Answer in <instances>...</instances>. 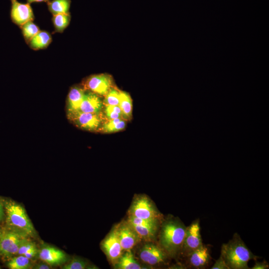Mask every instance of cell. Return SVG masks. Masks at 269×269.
<instances>
[{
	"label": "cell",
	"instance_id": "cell-29",
	"mask_svg": "<svg viewBox=\"0 0 269 269\" xmlns=\"http://www.w3.org/2000/svg\"><path fill=\"white\" fill-rule=\"evenodd\" d=\"M88 263L79 257H74L71 260L63 265L62 269H84L87 268Z\"/></svg>",
	"mask_w": 269,
	"mask_h": 269
},
{
	"label": "cell",
	"instance_id": "cell-16",
	"mask_svg": "<svg viewBox=\"0 0 269 269\" xmlns=\"http://www.w3.org/2000/svg\"><path fill=\"white\" fill-rule=\"evenodd\" d=\"M85 91L81 87L74 86L71 88L66 101L67 115L79 110Z\"/></svg>",
	"mask_w": 269,
	"mask_h": 269
},
{
	"label": "cell",
	"instance_id": "cell-7",
	"mask_svg": "<svg viewBox=\"0 0 269 269\" xmlns=\"http://www.w3.org/2000/svg\"><path fill=\"white\" fill-rule=\"evenodd\" d=\"M140 249L139 257L144 263L152 266L165 265L170 258L159 246L154 242H147Z\"/></svg>",
	"mask_w": 269,
	"mask_h": 269
},
{
	"label": "cell",
	"instance_id": "cell-12",
	"mask_svg": "<svg viewBox=\"0 0 269 269\" xmlns=\"http://www.w3.org/2000/svg\"><path fill=\"white\" fill-rule=\"evenodd\" d=\"M183 259L187 269H206L212 259L210 247L208 245L203 244Z\"/></svg>",
	"mask_w": 269,
	"mask_h": 269
},
{
	"label": "cell",
	"instance_id": "cell-15",
	"mask_svg": "<svg viewBox=\"0 0 269 269\" xmlns=\"http://www.w3.org/2000/svg\"><path fill=\"white\" fill-rule=\"evenodd\" d=\"M103 100L101 97L91 92L85 91L79 111L85 113L99 114L103 113Z\"/></svg>",
	"mask_w": 269,
	"mask_h": 269
},
{
	"label": "cell",
	"instance_id": "cell-19",
	"mask_svg": "<svg viewBox=\"0 0 269 269\" xmlns=\"http://www.w3.org/2000/svg\"><path fill=\"white\" fill-rule=\"evenodd\" d=\"M39 247L31 238H26L21 244L17 255H22L34 261L38 259Z\"/></svg>",
	"mask_w": 269,
	"mask_h": 269
},
{
	"label": "cell",
	"instance_id": "cell-21",
	"mask_svg": "<svg viewBox=\"0 0 269 269\" xmlns=\"http://www.w3.org/2000/svg\"><path fill=\"white\" fill-rule=\"evenodd\" d=\"M126 126V121L123 118L106 120L99 132L103 133H112L122 131Z\"/></svg>",
	"mask_w": 269,
	"mask_h": 269
},
{
	"label": "cell",
	"instance_id": "cell-25",
	"mask_svg": "<svg viewBox=\"0 0 269 269\" xmlns=\"http://www.w3.org/2000/svg\"><path fill=\"white\" fill-rule=\"evenodd\" d=\"M71 19L69 13L53 15V23L56 31L62 32L69 25Z\"/></svg>",
	"mask_w": 269,
	"mask_h": 269
},
{
	"label": "cell",
	"instance_id": "cell-18",
	"mask_svg": "<svg viewBox=\"0 0 269 269\" xmlns=\"http://www.w3.org/2000/svg\"><path fill=\"white\" fill-rule=\"evenodd\" d=\"M114 265L118 269H144L135 260L131 250L125 251Z\"/></svg>",
	"mask_w": 269,
	"mask_h": 269
},
{
	"label": "cell",
	"instance_id": "cell-36",
	"mask_svg": "<svg viewBox=\"0 0 269 269\" xmlns=\"http://www.w3.org/2000/svg\"><path fill=\"white\" fill-rule=\"evenodd\" d=\"M2 228L0 226V237L2 232Z\"/></svg>",
	"mask_w": 269,
	"mask_h": 269
},
{
	"label": "cell",
	"instance_id": "cell-23",
	"mask_svg": "<svg viewBox=\"0 0 269 269\" xmlns=\"http://www.w3.org/2000/svg\"><path fill=\"white\" fill-rule=\"evenodd\" d=\"M122 113L123 119L126 121L130 120L132 112V101L129 94L124 91H120L119 105Z\"/></svg>",
	"mask_w": 269,
	"mask_h": 269
},
{
	"label": "cell",
	"instance_id": "cell-11",
	"mask_svg": "<svg viewBox=\"0 0 269 269\" xmlns=\"http://www.w3.org/2000/svg\"><path fill=\"white\" fill-rule=\"evenodd\" d=\"M101 247L110 262L115 264L124 251L115 226L102 241Z\"/></svg>",
	"mask_w": 269,
	"mask_h": 269
},
{
	"label": "cell",
	"instance_id": "cell-31",
	"mask_svg": "<svg viewBox=\"0 0 269 269\" xmlns=\"http://www.w3.org/2000/svg\"><path fill=\"white\" fill-rule=\"evenodd\" d=\"M211 269H229L228 266L222 257L220 256V257L215 261L213 266L211 268Z\"/></svg>",
	"mask_w": 269,
	"mask_h": 269
},
{
	"label": "cell",
	"instance_id": "cell-24",
	"mask_svg": "<svg viewBox=\"0 0 269 269\" xmlns=\"http://www.w3.org/2000/svg\"><path fill=\"white\" fill-rule=\"evenodd\" d=\"M47 3L48 10L53 15L69 13L70 0H52Z\"/></svg>",
	"mask_w": 269,
	"mask_h": 269
},
{
	"label": "cell",
	"instance_id": "cell-1",
	"mask_svg": "<svg viewBox=\"0 0 269 269\" xmlns=\"http://www.w3.org/2000/svg\"><path fill=\"white\" fill-rule=\"evenodd\" d=\"M186 226L178 217L168 215L162 219L157 237L158 244L170 259L180 258Z\"/></svg>",
	"mask_w": 269,
	"mask_h": 269
},
{
	"label": "cell",
	"instance_id": "cell-8",
	"mask_svg": "<svg viewBox=\"0 0 269 269\" xmlns=\"http://www.w3.org/2000/svg\"><path fill=\"white\" fill-rule=\"evenodd\" d=\"M200 231L199 218L193 220L188 226L186 227L180 258L184 259L204 244Z\"/></svg>",
	"mask_w": 269,
	"mask_h": 269
},
{
	"label": "cell",
	"instance_id": "cell-5",
	"mask_svg": "<svg viewBox=\"0 0 269 269\" xmlns=\"http://www.w3.org/2000/svg\"><path fill=\"white\" fill-rule=\"evenodd\" d=\"M25 237L17 232L2 228L0 237V257L7 261L17 255L19 248Z\"/></svg>",
	"mask_w": 269,
	"mask_h": 269
},
{
	"label": "cell",
	"instance_id": "cell-3",
	"mask_svg": "<svg viewBox=\"0 0 269 269\" xmlns=\"http://www.w3.org/2000/svg\"><path fill=\"white\" fill-rule=\"evenodd\" d=\"M220 256L229 269H249V262L260 258L252 252L237 233L227 243L222 244Z\"/></svg>",
	"mask_w": 269,
	"mask_h": 269
},
{
	"label": "cell",
	"instance_id": "cell-35",
	"mask_svg": "<svg viewBox=\"0 0 269 269\" xmlns=\"http://www.w3.org/2000/svg\"><path fill=\"white\" fill-rule=\"evenodd\" d=\"M28 3H31L32 2H48L49 0H26Z\"/></svg>",
	"mask_w": 269,
	"mask_h": 269
},
{
	"label": "cell",
	"instance_id": "cell-28",
	"mask_svg": "<svg viewBox=\"0 0 269 269\" xmlns=\"http://www.w3.org/2000/svg\"><path fill=\"white\" fill-rule=\"evenodd\" d=\"M120 91L116 88L112 87L104 96L103 99L104 105H119Z\"/></svg>",
	"mask_w": 269,
	"mask_h": 269
},
{
	"label": "cell",
	"instance_id": "cell-33",
	"mask_svg": "<svg viewBox=\"0 0 269 269\" xmlns=\"http://www.w3.org/2000/svg\"><path fill=\"white\" fill-rule=\"evenodd\" d=\"M32 269H52V266L47 263L41 261L39 263L34 264Z\"/></svg>",
	"mask_w": 269,
	"mask_h": 269
},
{
	"label": "cell",
	"instance_id": "cell-22",
	"mask_svg": "<svg viewBox=\"0 0 269 269\" xmlns=\"http://www.w3.org/2000/svg\"><path fill=\"white\" fill-rule=\"evenodd\" d=\"M6 266L10 269H31L34 262L22 255H16L6 261Z\"/></svg>",
	"mask_w": 269,
	"mask_h": 269
},
{
	"label": "cell",
	"instance_id": "cell-6",
	"mask_svg": "<svg viewBox=\"0 0 269 269\" xmlns=\"http://www.w3.org/2000/svg\"><path fill=\"white\" fill-rule=\"evenodd\" d=\"M68 119L78 128L88 131L99 132L106 120L103 113H85L78 111L67 115Z\"/></svg>",
	"mask_w": 269,
	"mask_h": 269
},
{
	"label": "cell",
	"instance_id": "cell-34",
	"mask_svg": "<svg viewBox=\"0 0 269 269\" xmlns=\"http://www.w3.org/2000/svg\"><path fill=\"white\" fill-rule=\"evenodd\" d=\"M5 219V213L3 204L1 199H0V222Z\"/></svg>",
	"mask_w": 269,
	"mask_h": 269
},
{
	"label": "cell",
	"instance_id": "cell-30",
	"mask_svg": "<svg viewBox=\"0 0 269 269\" xmlns=\"http://www.w3.org/2000/svg\"><path fill=\"white\" fill-rule=\"evenodd\" d=\"M162 220H148L132 216H129L127 221L131 225L138 226H151L160 224Z\"/></svg>",
	"mask_w": 269,
	"mask_h": 269
},
{
	"label": "cell",
	"instance_id": "cell-2",
	"mask_svg": "<svg viewBox=\"0 0 269 269\" xmlns=\"http://www.w3.org/2000/svg\"><path fill=\"white\" fill-rule=\"evenodd\" d=\"M5 213V228L31 239L38 236L23 206L11 200H2Z\"/></svg>",
	"mask_w": 269,
	"mask_h": 269
},
{
	"label": "cell",
	"instance_id": "cell-20",
	"mask_svg": "<svg viewBox=\"0 0 269 269\" xmlns=\"http://www.w3.org/2000/svg\"><path fill=\"white\" fill-rule=\"evenodd\" d=\"M51 35L47 31H40L29 41L30 47L34 50L46 48L51 43Z\"/></svg>",
	"mask_w": 269,
	"mask_h": 269
},
{
	"label": "cell",
	"instance_id": "cell-10",
	"mask_svg": "<svg viewBox=\"0 0 269 269\" xmlns=\"http://www.w3.org/2000/svg\"><path fill=\"white\" fill-rule=\"evenodd\" d=\"M113 87V79L110 75L107 74L91 76L83 84V88L85 90L91 91L101 97H104Z\"/></svg>",
	"mask_w": 269,
	"mask_h": 269
},
{
	"label": "cell",
	"instance_id": "cell-26",
	"mask_svg": "<svg viewBox=\"0 0 269 269\" xmlns=\"http://www.w3.org/2000/svg\"><path fill=\"white\" fill-rule=\"evenodd\" d=\"M20 27L23 35L27 42H29L40 31L39 27L32 22V20L25 22Z\"/></svg>",
	"mask_w": 269,
	"mask_h": 269
},
{
	"label": "cell",
	"instance_id": "cell-4",
	"mask_svg": "<svg viewBox=\"0 0 269 269\" xmlns=\"http://www.w3.org/2000/svg\"><path fill=\"white\" fill-rule=\"evenodd\" d=\"M129 216L148 220H162L163 215L146 195H136L129 210Z\"/></svg>",
	"mask_w": 269,
	"mask_h": 269
},
{
	"label": "cell",
	"instance_id": "cell-32",
	"mask_svg": "<svg viewBox=\"0 0 269 269\" xmlns=\"http://www.w3.org/2000/svg\"><path fill=\"white\" fill-rule=\"evenodd\" d=\"M252 269H269V265L267 262L264 261L262 262H255L254 266L251 268Z\"/></svg>",
	"mask_w": 269,
	"mask_h": 269
},
{
	"label": "cell",
	"instance_id": "cell-17",
	"mask_svg": "<svg viewBox=\"0 0 269 269\" xmlns=\"http://www.w3.org/2000/svg\"><path fill=\"white\" fill-rule=\"evenodd\" d=\"M130 225L136 232L141 240L146 242H154L157 237L160 224L151 226Z\"/></svg>",
	"mask_w": 269,
	"mask_h": 269
},
{
	"label": "cell",
	"instance_id": "cell-13",
	"mask_svg": "<svg viewBox=\"0 0 269 269\" xmlns=\"http://www.w3.org/2000/svg\"><path fill=\"white\" fill-rule=\"evenodd\" d=\"M115 227L124 251L131 250L141 241L136 232L127 221Z\"/></svg>",
	"mask_w": 269,
	"mask_h": 269
},
{
	"label": "cell",
	"instance_id": "cell-27",
	"mask_svg": "<svg viewBox=\"0 0 269 269\" xmlns=\"http://www.w3.org/2000/svg\"><path fill=\"white\" fill-rule=\"evenodd\" d=\"M103 113L106 120L123 118L122 111L119 105L104 106Z\"/></svg>",
	"mask_w": 269,
	"mask_h": 269
},
{
	"label": "cell",
	"instance_id": "cell-14",
	"mask_svg": "<svg viewBox=\"0 0 269 269\" xmlns=\"http://www.w3.org/2000/svg\"><path fill=\"white\" fill-rule=\"evenodd\" d=\"M10 0L11 2L10 16L14 23L21 26L25 22L34 19V14L29 3H20L17 0Z\"/></svg>",
	"mask_w": 269,
	"mask_h": 269
},
{
	"label": "cell",
	"instance_id": "cell-9",
	"mask_svg": "<svg viewBox=\"0 0 269 269\" xmlns=\"http://www.w3.org/2000/svg\"><path fill=\"white\" fill-rule=\"evenodd\" d=\"M38 259L52 267L61 266L69 260L63 251L46 243H41L39 246Z\"/></svg>",
	"mask_w": 269,
	"mask_h": 269
}]
</instances>
